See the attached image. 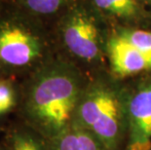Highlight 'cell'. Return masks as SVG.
Returning a JSON list of instances; mask_svg holds the SVG:
<instances>
[{
    "instance_id": "obj_14",
    "label": "cell",
    "mask_w": 151,
    "mask_h": 150,
    "mask_svg": "<svg viewBox=\"0 0 151 150\" xmlns=\"http://www.w3.org/2000/svg\"><path fill=\"white\" fill-rule=\"evenodd\" d=\"M6 1H7V0H0V6L4 4V3H5Z\"/></svg>"
},
{
    "instance_id": "obj_12",
    "label": "cell",
    "mask_w": 151,
    "mask_h": 150,
    "mask_svg": "<svg viewBox=\"0 0 151 150\" xmlns=\"http://www.w3.org/2000/svg\"><path fill=\"white\" fill-rule=\"evenodd\" d=\"M8 112L6 111V109L4 108V106L2 105V103H0V116H2V115H5V114H7Z\"/></svg>"
},
{
    "instance_id": "obj_3",
    "label": "cell",
    "mask_w": 151,
    "mask_h": 150,
    "mask_svg": "<svg viewBox=\"0 0 151 150\" xmlns=\"http://www.w3.org/2000/svg\"><path fill=\"white\" fill-rule=\"evenodd\" d=\"M50 25L6 1L0 6V71L27 77L57 56Z\"/></svg>"
},
{
    "instance_id": "obj_10",
    "label": "cell",
    "mask_w": 151,
    "mask_h": 150,
    "mask_svg": "<svg viewBox=\"0 0 151 150\" xmlns=\"http://www.w3.org/2000/svg\"><path fill=\"white\" fill-rule=\"evenodd\" d=\"M8 150H50L48 141L30 127L16 129L8 140Z\"/></svg>"
},
{
    "instance_id": "obj_15",
    "label": "cell",
    "mask_w": 151,
    "mask_h": 150,
    "mask_svg": "<svg viewBox=\"0 0 151 150\" xmlns=\"http://www.w3.org/2000/svg\"><path fill=\"white\" fill-rule=\"evenodd\" d=\"M150 150H151V149H150Z\"/></svg>"
},
{
    "instance_id": "obj_8",
    "label": "cell",
    "mask_w": 151,
    "mask_h": 150,
    "mask_svg": "<svg viewBox=\"0 0 151 150\" xmlns=\"http://www.w3.org/2000/svg\"><path fill=\"white\" fill-rule=\"evenodd\" d=\"M48 144L50 150H106L95 136L75 124L50 139Z\"/></svg>"
},
{
    "instance_id": "obj_7",
    "label": "cell",
    "mask_w": 151,
    "mask_h": 150,
    "mask_svg": "<svg viewBox=\"0 0 151 150\" xmlns=\"http://www.w3.org/2000/svg\"><path fill=\"white\" fill-rule=\"evenodd\" d=\"M110 27L151 28V11L141 0H90Z\"/></svg>"
},
{
    "instance_id": "obj_2",
    "label": "cell",
    "mask_w": 151,
    "mask_h": 150,
    "mask_svg": "<svg viewBox=\"0 0 151 150\" xmlns=\"http://www.w3.org/2000/svg\"><path fill=\"white\" fill-rule=\"evenodd\" d=\"M49 25L58 55L88 76L108 70L111 27L90 0H75Z\"/></svg>"
},
{
    "instance_id": "obj_6",
    "label": "cell",
    "mask_w": 151,
    "mask_h": 150,
    "mask_svg": "<svg viewBox=\"0 0 151 150\" xmlns=\"http://www.w3.org/2000/svg\"><path fill=\"white\" fill-rule=\"evenodd\" d=\"M128 130L124 150L151 149V72L123 80Z\"/></svg>"
},
{
    "instance_id": "obj_9",
    "label": "cell",
    "mask_w": 151,
    "mask_h": 150,
    "mask_svg": "<svg viewBox=\"0 0 151 150\" xmlns=\"http://www.w3.org/2000/svg\"><path fill=\"white\" fill-rule=\"evenodd\" d=\"M7 1L50 24L75 0H7Z\"/></svg>"
},
{
    "instance_id": "obj_1",
    "label": "cell",
    "mask_w": 151,
    "mask_h": 150,
    "mask_svg": "<svg viewBox=\"0 0 151 150\" xmlns=\"http://www.w3.org/2000/svg\"><path fill=\"white\" fill-rule=\"evenodd\" d=\"M89 76L59 55L21 82V113L27 126L49 141L73 124Z\"/></svg>"
},
{
    "instance_id": "obj_11",
    "label": "cell",
    "mask_w": 151,
    "mask_h": 150,
    "mask_svg": "<svg viewBox=\"0 0 151 150\" xmlns=\"http://www.w3.org/2000/svg\"><path fill=\"white\" fill-rule=\"evenodd\" d=\"M141 2L151 11V0H141Z\"/></svg>"
},
{
    "instance_id": "obj_13",
    "label": "cell",
    "mask_w": 151,
    "mask_h": 150,
    "mask_svg": "<svg viewBox=\"0 0 151 150\" xmlns=\"http://www.w3.org/2000/svg\"><path fill=\"white\" fill-rule=\"evenodd\" d=\"M5 77H8V76L4 75L1 71H0V80H1V79H3V78H5Z\"/></svg>"
},
{
    "instance_id": "obj_5",
    "label": "cell",
    "mask_w": 151,
    "mask_h": 150,
    "mask_svg": "<svg viewBox=\"0 0 151 150\" xmlns=\"http://www.w3.org/2000/svg\"><path fill=\"white\" fill-rule=\"evenodd\" d=\"M106 59L108 71L120 80L151 72V28L111 27Z\"/></svg>"
},
{
    "instance_id": "obj_4",
    "label": "cell",
    "mask_w": 151,
    "mask_h": 150,
    "mask_svg": "<svg viewBox=\"0 0 151 150\" xmlns=\"http://www.w3.org/2000/svg\"><path fill=\"white\" fill-rule=\"evenodd\" d=\"M73 124L95 136L106 150H124L128 118L123 80L108 70L89 76Z\"/></svg>"
}]
</instances>
